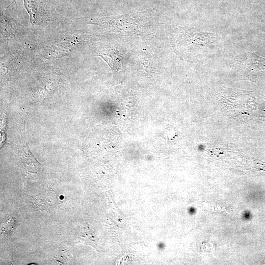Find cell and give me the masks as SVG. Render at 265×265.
<instances>
[{"label":"cell","mask_w":265,"mask_h":265,"mask_svg":"<svg viewBox=\"0 0 265 265\" xmlns=\"http://www.w3.org/2000/svg\"><path fill=\"white\" fill-rule=\"evenodd\" d=\"M189 212L191 214H193L195 212V209L193 208H191L189 210Z\"/></svg>","instance_id":"cell-10"},{"label":"cell","mask_w":265,"mask_h":265,"mask_svg":"<svg viewBox=\"0 0 265 265\" xmlns=\"http://www.w3.org/2000/svg\"><path fill=\"white\" fill-rule=\"evenodd\" d=\"M87 23L100 26L108 31L123 35H136L143 33L142 21L128 15L95 17L87 20Z\"/></svg>","instance_id":"cell-2"},{"label":"cell","mask_w":265,"mask_h":265,"mask_svg":"<svg viewBox=\"0 0 265 265\" xmlns=\"http://www.w3.org/2000/svg\"><path fill=\"white\" fill-rule=\"evenodd\" d=\"M53 3V4L54 5V6H55L56 5L57 6H58L59 5V4L60 3V0H61V2L62 0H50Z\"/></svg>","instance_id":"cell-9"},{"label":"cell","mask_w":265,"mask_h":265,"mask_svg":"<svg viewBox=\"0 0 265 265\" xmlns=\"http://www.w3.org/2000/svg\"><path fill=\"white\" fill-rule=\"evenodd\" d=\"M24 6L29 16L32 26L45 28L57 25V22L65 19L56 10L50 0H23Z\"/></svg>","instance_id":"cell-1"},{"label":"cell","mask_w":265,"mask_h":265,"mask_svg":"<svg viewBox=\"0 0 265 265\" xmlns=\"http://www.w3.org/2000/svg\"><path fill=\"white\" fill-rule=\"evenodd\" d=\"M95 55L101 57L108 64L114 76L125 72L127 54L120 47L105 45L100 47Z\"/></svg>","instance_id":"cell-3"},{"label":"cell","mask_w":265,"mask_h":265,"mask_svg":"<svg viewBox=\"0 0 265 265\" xmlns=\"http://www.w3.org/2000/svg\"><path fill=\"white\" fill-rule=\"evenodd\" d=\"M71 254L68 251L61 249L56 254L54 259L57 264L63 265L69 263L71 260Z\"/></svg>","instance_id":"cell-6"},{"label":"cell","mask_w":265,"mask_h":265,"mask_svg":"<svg viewBox=\"0 0 265 265\" xmlns=\"http://www.w3.org/2000/svg\"><path fill=\"white\" fill-rule=\"evenodd\" d=\"M14 2L7 6H0L1 41H12L20 39L25 34L24 27L17 22L11 16L9 7Z\"/></svg>","instance_id":"cell-4"},{"label":"cell","mask_w":265,"mask_h":265,"mask_svg":"<svg viewBox=\"0 0 265 265\" xmlns=\"http://www.w3.org/2000/svg\"><path fill=\"white\" fill-rule=\"evenodd\" d=\"M250 217V213L248 212H245L243 213V218L245 219H248Z\"/></svg>","instance_id":"cell-8"},{"label":"cell","mask_w":265,"mask_h":265,"mask_svg":"<svg viewBox=\"0 0 265 265\" xmlns=\"http://www.w3.org/2000/svg\"><path fill=\"white\" fill-rule=\"evenodd\" d=\"M13 2L15 3L16 8H17V2L16 1V0H13Z\"/></svg>","instance_id":"cell-11"},{"label":"cell","mask_w":265,"mask_h":265,"mask_svg":"<svg viewBox=\"0 0 265 265\" xmlns=\"http://www.w3.org/2000/svg\"><path fill=\"white\" fill-rule=\"evenodd\" d=\"M248 62L255 69L264 70L265 69V58L260 56L255 53L249 54Z\"/></svg>","instance_id":"cell-5"},{"label":"cell","mask_w":265,"mask_h":265,"mask_svg":"<svg viewBox=\"0 0 265 265\" xmlns=\"http://www.w3.org/2000/svg\"><path fill=\"white\" fill-rule=\"evenodd\" d=\"M15 222V219L11 217L5 223L1 225L0 230L1 234L5 235H9L14 228Z\"/></svg>","instance_id":"cell-7"}]
</instances>
